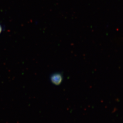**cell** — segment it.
Returning a JSON list of instances; mask_svg holds the SVG:
<instances>
[{
    "instance_id": "1",
    "label": "cell",
    "mask_w": 123,
    "mask_h": 123,
    "mask_svg": "<svg viewBox=\"0 0 123 123\" xmlns=\"http://www.w3.org/2000/svg\"><path fill=\"white\" fill-rule=\"evenodd\" d=\"M51 81L53 84L55 85H59L61 83L62 81V76L61 74L56 73L52 76Z\"/></svg>"
},
{
    "instance_id": "2",
    "label": "cell",
    "mask_w": 123,
    "mask_h": 123,
    "mask_svg": "<svg viewBox=\"0 0 123 123\" xmlns=\"http://www.w3.org/2000/svg\"><path fill=\"white\" fill-rule=\"evenodd\" d=\"M1 27L0 26V33L1 32Z\"/></svg>"
}]
</instances>
